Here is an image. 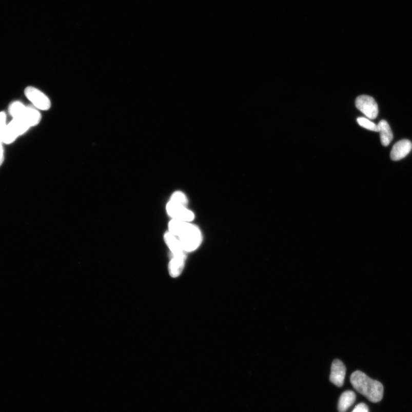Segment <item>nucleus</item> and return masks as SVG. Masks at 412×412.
I'll return each instance as SVG.
<instances>
[{
	"label": "nucleus",
	"mask_w": 412,
	"mask_h": 412,
	"mask_svg": "<svg viewBox=\"0 0 412 412\" xmlns=\"http://www.w3.org/2000/svg\"><path fill=\"white\" fill-rule=\"evenodd\" d=\"M357 122H358L360 126L367 129V130L375 132L379 131L378 125L371 122L368 118L363 117H359L357 119Z\"/></svg>",
	"instance_id": "obj_14"
},
{
	"label": "nucleus",
	"mask_w": 412,
	"mask_h": 412,
	"mask_svg": "<svg viewBox=\"0 0 412 412\" xmlns=\"http://www.w3.org/2000/svg\"><path fill=\"white\" fill-rule=\"evenodd\" d=\"M170 201L185 206H186L188 203L187 198L184 193L179 191L173 193Z\"/></svg>",
	"instance_id": "obj_15"
},
{
	"label": "nucleus",
	"mask_w": 412,
	"mask_h": 412,
	"mask_svg": "<svg viewBox=\"0 0 412 412\" xmlns=\"http://www.w3.org/2000/svg\"><path fill=\"white\" fill-rule=\"evenodd\" d=\"M25 95L40 110L47 111L51 107V102L47 96L37 88L27 87L25 89Z\"/></svg>",
	"instance_id": "obj_5"
},
{
	"label": "nucleus",
	"mask_w": 412,
	"mask_h": 412,
	"mask_svg": "<svg viewBox=\"0 0 412 412\" xmlns=\"http://www.w3.org/2000/svg\"><path fill=\"white\" fill-rule=\"evenodd\" d=\"M167 211L174 220L190 222L194 219L193 213L186 206L170 201L167 205Z\"/></svg>",
	"instance_id": "obj_7"
},
{
	"label": "nucleus",
	"mask_w": 412,
	"mask_h": 412,
	"mask_svg": "<svg viewBox=\"0 0 412 412\" xmlns=\"http://www.w3.org/2000/svg\"><path fill=\"white\" fill-rule=\"evenodd\" d=\"M379 130L380 133L381 142L382 145L385 147L389 145V144L393 140V133L388 122L384 120L381 121L378 125Z\"/></svg>",
	"instance_id": "obj_12"
},
{
	"label": "nucleus",
	"mask_w": 412,
	"mask_h": 412,
	"mask_svg": "<svg viewBox=\"0 0 412 412\" xmlns=\"http://www.w3.org/2000/svg\"><path fill=\"white\" fill-rule=\"evenodd\" d=\"M6 122L7 116L6 113L4 112H0V141L1 142L7 126Z\"/></svg>",
	"instance_id": "obj_16"
},
{
	"label": "nucleus",
	"mask_w": 412,
	"mask_h": 412,
	"mask_svg": "<svg viewBox=\"0 0 412 412\" xmlns=\"http://www.w3.org/2000/svg\"><path fill=\"white\" fill-rule=\"evenodd\" d=\"M165 241L172 252L173 257H186L185 250H183L181 243L177 239L176 237L172 235L170 232H167L165 235Z\"/></svg>",
	"instance_id": "obj_10"
},
{
	"label": "nucleus",
	"mask_w": 412,
	"mask_h": 412,
	"mask_svg": "<svg viewBox=\"0 0 412 412\" xmlns=\"http://www.w3.org/2000/svg\"><path fill=\"white\" fill-rule=\"evenodd\" d=\"M9 110L13 119L22 121L31 127L37 126L41 121V114L37 108L25 106L19 102H13L10 105Z\"/></svg>",
	"instance_id": "obj_3"
},
{
	"label": "nucleus",
	"mask_w": 412,
	"mask_h": 412,
	"mask_svg": "<svg viewBox=\"0 0 412 412\" xmlns=\"http://www.w3.org/2000/svg\"><path fill=\"white\" fill-rule=\"evenodd\" d=\"M170 232L180 238L181 244L185 251L195 250L202 242L201 232L196 226L187 222L173 219L169 223Z\"/></svg>",
	"instance_id": "obj_1"
},
{
	"label": "nucleus",
	"mask_w": 412,
	"mask_h": 412,
	"mask_svg": "<svg viewBox=\"0 0 412 412\" xmlns=\"http://www.w3.org/2000/svg\"><path fill=\"white\" fill-rule=\"evenodd\" d=\"M346 367L340 360H335L332 362L330 381L337 386L341 387L344 385L346 376Z\"/></svg>",
	"instance_id": "obj_8"
},
{
	"label": "nucleus",
	"mask_w": 412,
	"mask_h": 412,
	"mask_svg": "<svg viewBox=\"0 0 412 412\" xmlns=\"http://www.w3.org/2000/svg\"><path fill=\"white\" fill-rule=\"evenodd\" d=\"M356 106L369 119H375L379 114L378 105L374 97L361 95L357 97Z\"/></svg>",
	"instance_id": "obj_6"
},
{
	"label": "nucleus",
	"mask_w": 412,
	"mask_h": 412,
	"mask_svg": "<svg viewBox=\"0 0 412 412\" xmlns=\"http://www.w3.org/2000/svg\"><path fill=\"white\" fill-rule=\"evenodd\" d=\"M412 148L410 141L404 140L397 142L390 152L391 160L398 161L408 155Z\"/></svg>",
	"instance_id": "obj_9"
},
{
	"label": "nucleus",
	"mask_w": 412,
	"mask_h": 412,
	"mask_svg": "<svg viewBox=\"0 0 412 412\" xmlns=\"http://www.w3.org/2000/svg\"><path fill=\"white\" fill-rule=\"evenodd\" d=\"M4 148L3 147V143L0 141V166L2 165V163L4 161Z\"/></svg>",
	"instance_id": "obj_18"
},
{
	"label": "nucleus",
	"mask_w": 412,
	"mask_h": 412,
	"mask_svg": "<svg viewBox=\"0 0 412 412\" xmlns=\"http://www.w3.org/2000/svg\"><path fill=\"white\" fill-rule=\"evenodd\" d=\"M186 257H173L169 264V272L171 277L180 276L185 266Z\"/></svg>",
	"instance_id": "obj_13"
},
{
	"label": "nucleus",
	"mask_w": 412,
	"mask_h": 412,
	"mask_svg": "<svg viewBox=\"0 0 412 412\" xmlns=\"http://www.w3.org/2000/svg\"><path fill=\"white\" fill-rule=\"evenodd\" d=\"M351 412H369L368 406L364 403L357 405Z\"/></svg>",
	"instance_id": "obj_17"
},
{
	"label": "nucleus",
	"mask_w": 412,
	"mask_h": 412,
	"mask_svg": "<svg viewBox=\"0 0 412 412\" xmlns=\"http://www.w3.org/2000/svg\"><path fill=\"white\" fill-rule=\"evenodd\" d=\"M354 388L372 403H378L383 398L384 386L380 382L371 379L359 370L354 372L350 376Z\"/></svg>",
	"instance_id": "obj_2"
},
{
	"label": "nucleus",
	"mask_w": 412,
	"mask_h": 412,
	"mask_svg": "<svg viewBox=\"0 0 412 412\" xmlns=\"http://www.w3.org/2000/svg\"><path fill=\"white\" fill-rule=\"evenodd\" d=\"M356 399V396L354 391L347 390L344 392L340 396L338 409L340 412H345L350 407L354 405Z\"/></svg>",
	"instance_id": "obj_11"
},
{
	"label": "nucleus",
	"mask_w": 412,
	"mask_h": 412,
	"mask_svg": "<svg viewBox=\"0 0 412 412\" xmlns=\"http://www.w3.org/2000/svg\"><path fill=\"white\" fill-rule=\"evenodd\" d=\"M30 127L26 123L13 119L11 123L7 125L2 138V143L7 145L13 143L19 136L26 133Z\"/></svg>",
	"instance_id": "obj_4"
}]
</instances>
